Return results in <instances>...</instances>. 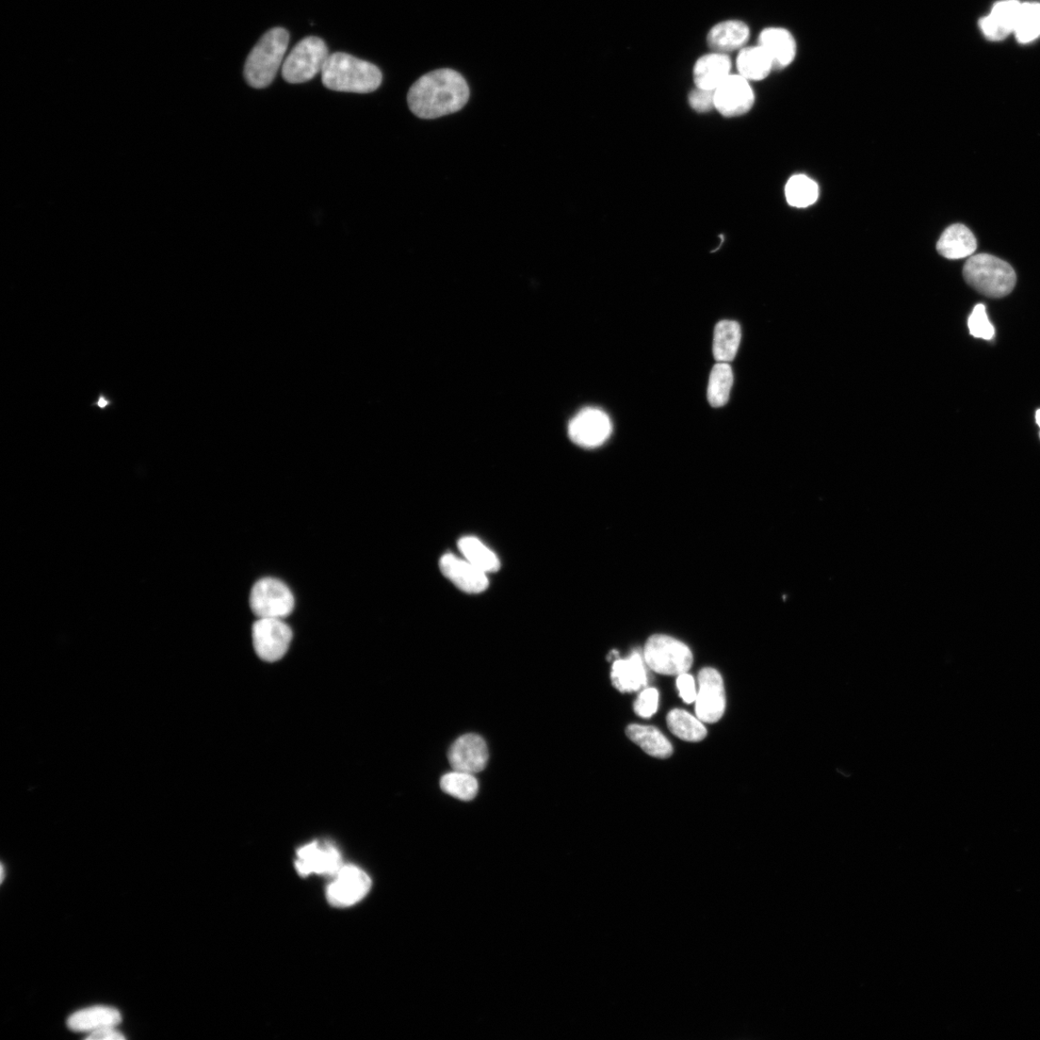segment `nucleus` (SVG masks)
Segmentation results:
<instances>
[{"instance_id": "1", "label": "nucleus", "mask_w": 1040, "mask_h": 1040, "mask_svg": "<svg viewBox=\"0 0 1040 1040\" xmlns=\"http://www.w3.org/2000/svg\"><path fill=\"white\" fill-rule=\"evenodd\" d=\"M468 100L466 80L451 69L435 70L421 76L408 94L411 111L425 120L456 113L465 106Z\"/></svg>"}, {"instance_id": "2", "label": "nucleus", "mask_w": 1040, "mask_h": 1040, "mask_svg": "<svg viewBox=\"0 0 1040 1040\" xmlns=\"http://www.w3.org/2000/svg\"><path fill=\"white\" fill-rule=\"evenodd\" d=\"M321 74L324 86L337 92L371 93L383 81L382 72L375 65L344 53L330 55Z\"/></svg>"}, {"instance_id": "3", "label": "nucleus", "mask_w": 1040, "mask_h": 1040, "mask_svg": "<svg viewBox=\"0 0 1040 1040\" xmlns=\"http://www.w3.org/2000/svg\"><path fill=\"white\" fill-rule=\"evenodd\" d=\"M289 44V34L282 27L266 32L250 53L244 76L247 84L255 89L268 87L277 75Z\"/></svg>"}, {"instance_id": "4", "label": "nucleus", "mask_w": 1040, "mask_h": 1040, "mask_svg": "<svg viewBox=\"0 0 1040 1040\" xmlns=\"http://www.w3.org/2000/svg\"><path fill=\"white\" fill-rule=\"evenodd\" d=\"M966 283L989 298H1002L1012 294L1016 275L1004 260L987 254L972 255L964 267Z\"/></svg>"}, {"instance_id": "5", "label": "nucleus", "mask_w": 1040, "mask_h": 1040, "mask_svg": "<svg viewBox=\"0 0 1040 1040\" xmlns=\"http://www.w3.org/2000/svg\"><path fill=\"white\" fill-rule=\"evenodd\" d=\"M329 56L326 43L318 37H306L285 58L283 77L291 85L305 84L322 72Z\"/></svg>"}, {"instance_id": "6", "label": "nucleus", "mask_w": 1040, "mask_h": 1040, "mask_svg": "<svg viewBox=\"0 0 1040 1040\" xmlns=\"http://www.w3.org/2000/svg\"><path fill=\"white\" fill-rule=\"evenodd\" d=\"M644 655L648 667L664 675H680L687 673L693 664L690 648L670 636L654 635L645 646Z\"/></svg>"}, {"instance_id": "7", "label": "nucleus", "mask_w": 1040, "mask_h": 1040, "mask_svg": "<svg viewBox=\"0 0 1040 1040\" xmlns=\"http://www.w3.org/2000/svg\"><path fill=\"white\" fill-rule=\"evenodd\" d=\"M295 604L294 594L275 578L257 581L250 595L252 611L258 619H285L294 611Z\"/></svg>"}, {"instance_id": "8", "label": "nucleus", "mask_w": 1040, "mask_h": 1040, "mask_svg": "<svg viewBox=\"0 0 1040 1040\" xmlns=\"http://www.w3.org/2000/svg\"><path fill=\"white\" fill-rule=\"evenodd\" d=\"M371 886L370 876L362 868L344 865L332 876L326 897L333 906L345 908L361 902Z\"/></svg>"}, {"instance_id": "9", "label": "nucleus", "mask_w": 1040, "mask_h": 1040, "mask_svg": "<svg viewBox=\"0 0 1040 1040\" xmlns=\"http://www.w3.org/2000/svg\"><path fill=\"white\" fill-rule=\"evenodd\" d=\"M291 628L283 619H258L253 625V643L256 655L265 661L282 659L289 648Z\"/></svg>"}, {"instance_id": "10", "label": "nucleus", "mask_w": 1040, "mask_h": 1040, "mask_svg": "<svg viewBox=\"0 0 1040 1040\" xmlns=\"http://www.w3.org/2000/svg\"><path fill=\"white\" fill-rule=\"evenodd\" d=\"M344 865L339 850L328 841L308 843L296 854L295 868L303 877L313 874L332 877Z\"/></svg>"}, {"instance_id": "11", "label": "nucleus", "mask_w": 1040, "mask_h": 1040, "mask_svg": "<svg viewBox=\"0 0 1040 1040\" xmlns=\"http://www.w3.org/2000/svg\"><path fill=\"white\" fill-rule=\"evenodd\" d=\"M613 431L612 421L604 411L587 408L578 413L568 425V435L577 445L595 448L607 442Z\"/></svg>"}, {"instance_id": "12", "label": "nucleus", "mask_w": 1040, "mask_h": 1040, "mask_svg": "<svg viewBox=\"0 0 1040 1040\" xmlns=\"http://www.w3.org/2000/svg\"><path fill=\"white\" fill-rule=\"evenodd\" d=\"M698 691L695 698L696 717L703 723H717L725 710L724 682L718 671L705 668L698 674Z\"/></svg>"}, {"instance_id": "13", "label": "nucleus", "mask_w": 1040, "mask_h": 1040, "mask_svg": "<svg viewBox=\"0 0 1040 1040\" xmlns=\"http://www.w3.org/2000/svg\"><path fill=\"white\" fill-rule=\"evenodd\" d=\"M755 102L751 81L739 74L730 75L715 90V108L725 117H737L749 112Z\"/></svg>"}, {"instance_id": "14", "label": "nucleus", "mask_w": 1040, "mask_h": 1040, "mask_svg": "<svg viewBox=\"0 0 1040 1040\" xmlns=\"http://www.w3.org/2000/svg\"><path fill=\"white\" fill-rule=\"evenodd\" d=\"M448 760L453 770L476 775L485 768L489 749L481 736L465 735L451 745Z\"/></svg>"}, {"instance_id": "15", "label": "nucleus", "mask_w": 1040, "mask_h": 1040, "mask_svg": "<svg viewBox=\"0 0 1040 1040\" xmlns=\"http://www.w3.org/2000/svg\"><path fill=\"white\" fill-rule=\"evenodd\" d=\"M757 45L770 56L775 71L789 68L798 57V41L791 30L784 26L762 29Z\"/></svg>"}, {"instance_id": "16", "label": "nucleus", "mask_w": 1040, "mask_h": 1040, "mask_svg": "<svg viewBox=\"0 0 1040 1040\" xmlns=\"http://www.w3.org/2000/svg\"><path fill=\"white\" fill-rule=\"evenodd\" d=\"M441 571L455 586L468 594H479L489 587L487 574L465 558L445 555L440 562Z\"/></svg>"}, {"instance_id": "17", "label": "nucleus", "mask_w": 1040, "mask_h": 1040, "mask_svg": "<svg viewBox=\"0 0 1040 1040\" xmlns=\"http://www.w3.org/2000/svg\"><path fill=\"white\" fill-rule=\"evenodd\" d=\"M750 38L749 25L741 20H727L711 27L706 41L712 52L729 55L740 52L749 43Z\"/></svg>"}, {"instance_id": "18", "label": "nucleus", "mask_w": 1040, "mask_h": 1040, "mask_svg": "<svg viewBox=\"0 0 1040 1040\" xmlns=\"http://www.w3.org/2000/svg\"><path fill=\"white\" fill-rule=\"evenodd\" d=\"M733 61L728 55L711 52L698 58L695 64L693 76L695 87L715 91L730 75Z\"/></svg>"}, {"instance_id": "19", "label": "nucleus", "mask_w": 1040, "mask_h": 1040, "mask_svg": "<svg viewBox=\"0 0 1040 1040\" xmlns=\"http://www.w3.org/2000/svg\"><path fill=\"white\" fill-rule=\"evenodd\" d=\"M1020 7L1019 0H1002L997 3L979 23L985 36L991 41H1001L1014 34Z\"/></svg>"}, {"instance_id": "20", "label": "nucleus", "mask_w": 1040, "mask_h": 1040, "mask_svg": "<svg viewBox=\"0 0 1040 1040\" xmlns=\"http://www.w3.org/2000/svg\"><path fill=\"white\" fill-rule=\"evenodd\" d=\"M122 1022V1015L117 1009L105 1005H95L78 1011L68 1019V1027L75 1032L92 1033L108 1027H116Z\"/></svg>"}, {"instance_id": "21", "label": "nucleus", "mask_w": 1040, "mask_h": 1040, "mask_svg": "<svg viewBox=\"0 0 1040 1040\" xmlns=\"http://www.w3.org/2000/svg\"><path fill=\"white\" fill-rule=\"evenodd\" d=\"M938 253L949 259H961L977 250V240L967 226L955 224L941 235L936 245Z\"/></svg>"}, {"instance_id": "22", "label": "nucleus", "mask_w": 1040, "mask_h": 1040, "mask_svg": "<svg viewBox=\"0 0 1040 1040\" xmlns=\"http://www.w3.org/2000/svg\"><path fill=\"white\" fill-rule=\"evenodd\" d=\"M611 677L614 687L622 693L642 690L646 685V674L641 655L635 653L626 660L615 661Z\"/></svg>"}, {"instance_id": "23", "label": "nucleus", "mask_w": 1040, "mask_h": 1040, "mask_svg": "<svg viewBox=\"0 0 1040 1040\" xmlns=\"http://www.w3.org/2000/svg\"><path fill=\"white\" fill-rule=\"evenodd\" d=\"M737 74L754 83L766 79L775 71L770 56L759 45H746L736 58Z\"/></svg>"}, {"instance_id": "24", "label": "nucleus", "mask_w": 1040, "mask_h": 1040, "mask_svg": "<svg viewBox=\"0 0 1040 1040\" xmlns=\"http://www.w3.org/2000/svg\"><path fill=\"white\" fill-rule=\"evenodd\" d=\"M741 341V327L735 321L724 320L715 327L713 355L718 363L735 360Z\"/></svg>"}, {"instance_id": "25", "label": "nucleus", "mask_w": 1040, "mask_h": 1040, "mask_svg": "<svg viewBox=\"0 0 1040 1040\" xmlns=\"http://www.w3.org/2000/svg\"><path fill=\"white\" fill-rule=\"evenodd\" d=\"M626 735L649 755L665 759L673 755L669 740L654 726L630 725L626 728Z\"/></svg>"}, {"instance_id": "26", "label": "nucleus", "mask_w": 1040, "mask_h": 1040, "mask_svg": "<svg viewBox=\"0 0 1040 1040\" xmlns=\"http://www.w3.org/2000/svg\"><path fill=\"white\" fill-rule=\"evenodd\" d=\"M458 546L464 558L484 573L491 574L499 570L498 557L478 538L467 535L459 541Z\"/></svg>"}, {"instance_id": "27", "label": "nucleus", "mask_w": 1040, "mask_h": 1040, "mask_svg": "<svg viewBox=\"0 0 1040 1040\" xmlns=\"http://www.w3.org/2000/svg\"><path fill=\"white\" fill-rule=\"evenodd\" d=\"M667 724L672 733L687 742H701L707 735L703 722L682 709H674L668 714Z\"/></svg>"}, {"instance_id": "28", "label": "nucleus", "mask_w": 1040, "mask_h": 1040, "mask_svg": "<svg viewBox=\"0 0 1040 1040\" xmlns=\"http://www.w3.org/2000/svg\"><path fill=\"white\" fill-rule=\"evenodd\" d=\"M734 385L733 368L727 363H718L711 371L707 398L714 408H721L728 400Z\"/></svg>"}, {"instance_id": "29", "label": "nucleus", "mask_w": 1040, "mask_h": 1040, "mask_svg": "<svg viewBox=\"0 0 1040 1040\" xmlns=\"http://www.w3.org/2000/svg\"><path fill=\"white\" fill-rule=\"evenodd\" d=\"M441 787L447 795L465 802L475 799L479 791L475 775L455 770L442 777Z\"/></svg>"}, {"instance_id": "30", "label": "nucleus", "mask_w": 1040, "mask_h": 1040, "mask_svg": "<svg viewBox=\"0 0 1040 1040\" xmlns=\"http://www.w3.org/2000/svg\"><path fill=\"white\" fill-rule=\"evenodd\" d=\"M785 196L788 204L794 207H807L816 203L819 197V188L815 181L805 175H794L785 187Z\"/></svg>"}, {"instance_id": "31", "label": "nucleus", "mask_w": 1040, "mask_h": 1040, "mask_svg": "<svg viewBox=\"0 0 1040 1040\" xmlns=\"http://www.w3.org/2000/svg\"><path fill=\"white\" fill-rule=\"evenodd\" d=\"M1014 34L1020 44H1029L1040 36V4H1021Z\"/></svg>"}, {"instance_id": "32", "label": "nucleus", "mask_w": 1040, "mask_h": 1040, "mask_svg": "<svg viewBox=\"0 0 1040 1040\" xmlns=\"http://www.w3.org/2000/svg\"><path fill=\"white\" fill-rule=\"evenodd\" d=\"M968 327L970 334L976 338L990 340L995 335V327L988 319L984 305L975 306L968 319Z\"/></svg>"}, {"instance_id": "33", "label": "nucleus", "mask_w": 1040, "mask_h": 1040, "mask_svg": "<svg viewBox=\"0 0 1040 1040\" xmlns=\"http://www.w3.org/2000/svg\"><path fill=\"white\" fill-rule=\"evenodd\" d=\"M659 694L656 689L650 688L643 691L634 704V710L638 716L647 719L653 716L658 708Z\"/></svg>"}, {"instance_id": "34", "label": "nucleus", "mask_w": 1040, "mask_h": 1040, "mask_svg": "<svg viewBox=\"0 0 1040 1040\" xmlns=\"http://www.w3.org/2000/svg\"><path fill=\"white\" fill-rule=\"evenodd\" d=\"M691 107L698 113H706L715 108V91L695 87L689 95Z\"/></svg>"}, {"instance_id": "35", "label": "nucleus", "mask_w": 1040, "mask_h": 1040, "mask_svg": "<svg viewBox=\"0 0 1040 1040\" xmlns=\"http://www.w3.org/2000/svg\"><path fill=\"white\" fill-rule=\"evenodd\" d=\"M676 685L679 691V695L685 703L690 705L695 702L697 694L695 692V680L692 675H688L687 673L678 675L676 679Z\"/></svg>"}, {"instance_id": "36", "label": "nucleus", "mask_w": 1040, "mask_h": 1040, "mask_svg": "<svg viewBox=\"0 0 1040 1040\" xmlns=\"http://www.w3.org/2000/svg\"><path fill=\"white\" fill-rule=\"evenodd\" d=\"M86 1039L91 1040H123L125 1036L116 1030V1027H108L90 1033Z\"/></svg>"}, {"instance_id": "37", "label": "nucleus", "mask_w": 1040, "mask_h": 1040, "mask_svg": "<svg viewBox=\"0 0 1040 1040\" xmlns=\"http://www.w3.org/2000/svg\"><path fill=\"white\" fill-rule=\"evenodd\" d=\"M96 405H99V407L101 409H105L107 407V405H109V402L104 396H101L99 398V401H97Z\"/></svg>"}, {"instance_id": "38", "label": "nucleus", "mask_w": 1040, "mask_h": 1040, "mask_svg": "<svg viewBox=\"0 0 1040 1040\" xmlns=\"http://www.w3.org/2000/svg\"><path fill=\"white\" fill-rule=\"evenodd\" d=\"M0 872H2V877H0V879H2V883H4L5 879V869L4 864H2V871Z\"/></svg>"}, {"instance_id": "39", "label": "nucleus", "mask_w": 1040, "mask_h": 1040, "mask_svg": "<svg viewBox=\"0 0 1040 1040\" xmlns=\"http://www.w3.org/2000/svg\"><path fill=\"white\" fill-rule=\"evenodd\" d=\"M1035 420H1036V424H1037V425H1038V426H1039V428H1040V410H1038V411L1036 412V414H1035Z\"/></svg>"}]
</instances>
